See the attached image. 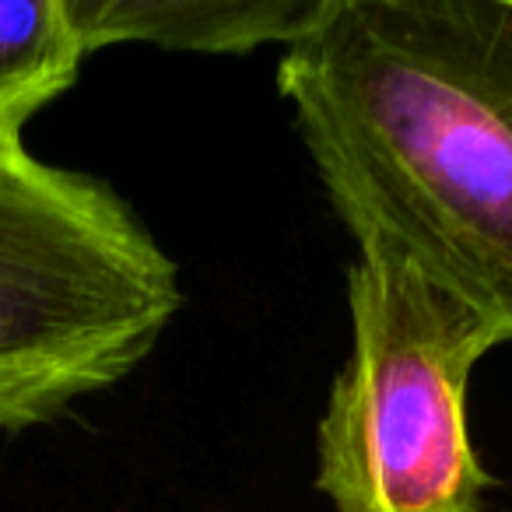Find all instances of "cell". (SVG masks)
I'll use <instances>...</instances> for the list:
<instances>
[{
    "label": "cell",
    "instance_id": "6da1fadb",
    "mask_svg": "<svg viewBox=\"0 0 512 512\" xmlns=\"http://www.w3.org/2000/svg\"><path fill=\"white\" fill-rule=\"evenodd\" d=\"M278 88L351 235L512 341V0H330Z\"/></svg>",
    "mask_w": 512,
    "mask_h": 512
},
{
    "label": "cell",
    "instance_id": "7a4b0ae2",
    "mask_svg": "<svg viewBox=\"0 0 512 512\" xmlns=\"http://www.w3.org/2000/svg\"><path fill=\"white\" fill-rule=\"evenodd\" d=\"M179 306L176 264L113 186L0 141V432L130 376Z\"/></svg>",
    "mask_w": 512,
    "mask_h": 512
},
{
    "label": "cell",
    "instance_id": "3957f363",
    "mask_svg": "<svg viewBox=\"0 0 512 512\" xmlns=\"http://www.w3.org/2000/svg\"><path fill=\"white\" fill-rule=\"evenodd\" d=\"M351 358L316 432V488L334 512H484L491 488L467 425V383L495 330L404 253L358 242Z\"/></svg>",
    "mask_w": 512,
    "mask_h": 512
},
{
    "label": "cell",
    "instance_id": "277c9868",
    "mask_svg": "<svg viewBox=\"0 0 512 512\" xmlns=\"http://www.w3.org/2000/svg\"><path fill=\"white\" fill-rule=\"evenodd\" d=\"M64 8L85 57L134 39L186 53H249L295 46L330 0H64Z\"/></svg>",
    "mask_w": 512,
    "mask_h": 512
},
{
    "label": "cell",
    "instance_id": "5b68a950",
    "mask_svg": "<svg viewBox=\"0 0 512 512\" xmlns=\"http://www.w3.org/2000/svg\"><path fill=\"white\" fill-rule=\"evenodd\" d=\"M81 60L64 0L0 4V141L22 144L25 123L78 81Z\"/></svg>",
    "mask_w": 512,
    "mask_h": 512
}]
</instances>
